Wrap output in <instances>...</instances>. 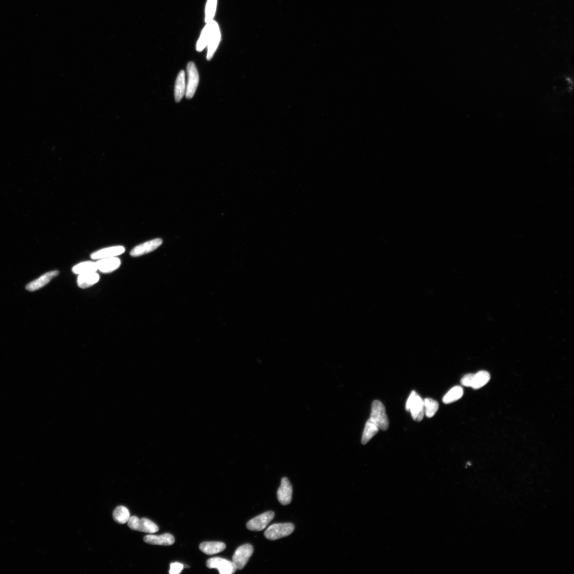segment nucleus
Returning a JSON list of instances; mask_svg holds the SVG:
<instances>
[{"instance_id": "nucleus-1", "label": "nucleus", "mask_w": 574, "mask_h": 574, "mask_svg": "<svg viewBox=\"0 0 574 574\" xmlns=\"http://www.w3.org/2000/svg\"><path fill=\"white\" fill-rule=\"evenodd\" d=\"M406 409L410 412L415 421L420 422L425 415L424 401L415 391H413L407 399Z\"/></svg>"}, {"instance_id": "nucleus-2", "label": "nucleus", "mask_w": 574, "mask_h": 574, "mask_svg": "<svg viewBox=\"0 0 574 574\" xmlns=\"http://www.w3.org/2000/svg\"><path fill=\"white\" fill-rule=\"evenodd\" d=\"M370 419L381 430L386 431L389 427V420L385 407L379 401L376 400L373 402Z\"/></svg>"}, {"instance_id": "nucleus-3", "label": "nucleus", "mask_w": 574, "mask_h": 574, "mask_svg": "<svg viewBox=\"0 0 574 574\" xmlns=\"http://www.w3.org/2000/svg\"><path fill=\"white\" fill-rule=\"evenodd\" d=\"M294 530L295 526L292 523H279L269 526L264 533V536L267 539L274 541L290 535Z\"/></svg>"}, {"instance_id": "nucleus-4", "label": "nucleus", "mask_w": 574, "mask_h": 574, "mask_svg": "<svg viewBox=\"0 0 574 574\" xmlns=\"http://www.w3.org/2000/svg\"><path fill=\"white\" fill-rule=\"evenodd\" d=\"M127 523L129 527L134 531L153 534L159 530L154 522L146 518L140 520L137 516H134L130 517Z\"/></svg>"}, {"instance_id": "nucleus-5", "label": "nucleus", "mask_w": 574, "mask_h": 574, "mask_svg": "<svg viewBox=\"0 0 574 574\" xmlns=\"http://www.w3.org/2000/svg\"><path fill=\"white\" fill-rule=\"evenodd\" d=\"M253 552H254V548L250 544L241 545L236 550L233 557V561L237 567V569L241 570L244 568L248 562Z\"/></svg>"}, {"instance_id": "nucleus-6", "label": "nucleus", "mask_w": 574, "mask_h": 574, "mask_svg": "<svg viewBox=\"0 0 574 574\" xmlns=\"http://www.w3.org/2000/svg\"><path fill=\"white\" fill-rule=\"evenodd\" d=\"M206 566L211 569L217 568L220 574H232L238 570L233 561L220 557H215L208 560Z\"/></svg>"}, {"instance_id": "nucleus-7", "label": "nucleus", "mask_w": 574, "mask_h": 574, "mask_svg": "<svg viewBox=\"0 0 574 574\" xmlns=\"http://www.w3.org/2000/svg\"><path fill=\"white\" fill-rule=\"evenodd\" d=\"M188 83L186 89V97L187 99L193 98L198 88L200 77L199 72L193 62H190L187 65Z\"/></svg>"}, {"instance_id": "nucleus-8", "label": "nucleus", "mask_w": 574, "mask_h": 574, "mask_svg": "<svg viewBox=\"0 0 574 574\" xmlns=\"http://www.w3.org/2000/svg\"><path fill=\"white\" fill-rule=\"evenodd\" d=\"M274 512L269 511L258 515L247 523V528L253 531H261L265 529L274 519Z\"/></svg>"}, {"instance_id": "nucleus-9", "label": "nucleus", "mask_w": 574, "mask_h": 574, "mask_svg": "<svg viewBox=\"0 0 574 574\" xmlns=\"http://www.w3.org/2000/svg\"><path fill=\"white\" fill-rule=\"evenodd\" d=\"M292 487L288 478H283L277 491L279 503L284 506L290 504L292 500Z\"/></svg>"}, {"instance_id": "nucleus-10", "label": "nucleus", "mask_w": 574, "mask_h": 574, "mask_svg": "<svg viewBox=\"0 0 574 574\" xmlns=\"http://www.w3.org/2000/svg\"><path fill=\"white\" fill-rule=\"evenodd\" d=\"M162 244V240L156 238L145 242L135 247L131 252L130 254L133 257H138L148 254V253L156 250Z\"/></svg>"}, {"instance_id": "nucleus-11", "label": "nucleus", "mask_w": 574, "mask_h": 574, "mask_svg": "<svg viewBox=\"0 0 574 574\" xmlns=\"http://www.w3.org/2000/svg\"><path fill=\"white\" fill-rule=\"evenodd\" d=\"M59 274V272L57 270L44 273L40 277L28 284L26 286V289L30 291H34L41 289L48 284L51 280L58 276Z\"/></svg>"}, {"instance_id": "nucleus-12", "label": "nucleus", "mask_w": 574, "mask_h": 574, "mask_svg": "<svg viewBox=\"0 0 574 574\" xmlns=\"http://www.w3.org/2000/svg\"><path fill=\"white\" fill-rule=\"evenodd\" d=\"M221 39V34L219 27L215 21H213L212 29L211 35L208 42V51L207 54V60H210L215 54Z\"/></svg>"}, {"instance_id": "nucleus-13", "label": "nucleus", "mask_w": 574, "mask_h": 574, "mask_svg": "<svg viewBox=\"0 0 574 574\" xmlns=\"http://www.w3.org/2000/svg\"><path fill=\"white\" fill-rule=\"evenodd\" d=\"M125 252V249L123 246H112L101 249L92 253L91 258L93 260H101V259L114 257L123 254Z\"/></svg>"}, {"instance_id": "nucleus-14", "label": "nucleus", "mask_w": 574, "mask_h": 574, "mask_svg": "<svg viewBox=\"0 0 574 574\" xmlns=\"http://www.w3.org/2000/svg\"><path fill=\"white\" fill-rule=\"evenodd\" d=\"M98 270L101 272L108 273L114 272L121 265V261L116 257L101 259L96 262Z\"/></svg>"}, {"instance_id": "nucleus-15", "label": "nucleus", "mask_w": 574, "mask_h": 574, "mask_svg": "<svg viewBox=\"0 0 574 574\" xmlns=\"http://www.w3.org/2000/svg\"><path fill=\"white\" fill-rule=\"evenodd\" d=\"M144 541L152 545L169 546L175 542V540L171 534L165 533L160 536H146L144 538Z\"/></svg>"}, {"instance_id": "nucleus-16", "label": "nucleus", "mask_w": 574, "mask_h": 574, "mask_svg": "<svg viewBox=\"0 0 574 574\" xmlns=\"http://www.w3.org/2000/svg\"><path fill=\"white\" fill-rule=\"evenodd\" d=\"M100 276L97 272H90L79 275L77 285L80 288H89L99 282Z\"/></svg>"}, {"instance_id": "nucleus-17", "label": "nucleus", "mask_w": 574, "mask_h": 574, "mask_svg": "<svg viewBox=\"0 0 574 574\" xmlns=\"http://www.w3.org/2000/svg\"><path fill=\"white\" fill-rule=\"evenodd\" d=\"M226 548V544L221 542H204L200 545V550L208 555L222 552Z\"/></svg>"}, {"instance_id": "nucleus-18", "label": "nucleus", "mask_w": 574, "mask_h": 574, "mask_svg": "<svg viewBox=\"0 0 574 574\" xmlns=\"http://www.w3.org/2000/svg\"><path fill=\"white\" fill-rule=\"evenodd\" d=\"M174 89L176 101L179 102L186 93L185 73L183 70L180 71L178 75Z\"/></svg>"}, {"instance_id": "nucleus-19", "label": "nucleus", "mask_w": 574, "mask_h": 574, "mask_svg": "<svg viewBox=\"0 0 574 574\" xmlns=\"http://www.w3.org/2000/svg\"><path fill=\"white\" fill-rule=\"evenodd\" d=\"M379 430V427L372 421L369 419L365 426L362 438V443L363 444L368 443L371 439L376 435Z\"/></svg>"}, {"instance_id": "nucleus-20", "label": "nucleus", "mask_w": 574, "mask_h": 574, "mask_svg": "<svg viewBox=\"0 0 574 574\" xmlns=\"http://www.w3.org/2000/svg\"><path fill=\"white\" fill-rule=\"evenodd\" d=\"M213 21L207 23V24L202 32L196 46V49L199 52H201L207 46L212 29Z\"/></svg>"}, {"instance_id": "nucleus-21", "label": "nucleus", "mask_w": 574, "mask_h": 574, "mask_svg": "<svg viewBox=\"0 0 574 574\" xmlns=\"http://www.w3.org/2000/svg\"><path fill=\"white\" fill-rule=\"evenodd\" d=\"M72 270L74 273L80 275L97 272L98 268L96 262L86 261L77 264Z\"/></svg>"}, {"instance_id": "nucleus-22", "label": "nucleus", "mask_w": 574, "mask_h": 574, "mask_svg": "<svg viewBox=\"0 0 574 574\" xmlns=\"http://www.w3.org/2000/svg\"><path fill=\"white\" fill-rule=\"evenodd\" d=\"M464 390L460 386H456L450 389L444 396L443 402L446 404L453 403L463 397Z\"/></svg>"}, {"instance_id": "nucleus-23", "label": "nucleus", "mask_w": 574, "mask_h": 574, "mask_svg": "<svg viewBox=\"0 0 574 574\" xmlns=\"http://www.w3.org/2000/svg\"><path fill=\"white\" fill-rule=\"evenodd\" d=\"M490 380V375L485 371H481L474 375L472 387L474 389H478L485 386Z\"/></svg>"}, {"instance_id": "nucleus-24", "label": "nucleus", "mask_w": 574, "mask_h": 574, "mask_svg": "<svg viewBox=\"0 0 574 574\" xmlns=\"http://www.w3.org/2000/svg\"><path fill=\"white\" fill-rule=\"evenodd\" d=\"M130 513L125 506H118L114 510L113 518L114 520L119 524H123L127 523L130 519Z\"/></svg>"}, {"instance_id": "nucleus-25", "label": "nucleus", "mask_w": 574, "mask_h": 574, "mask_svg": "<svg viewBox=\"0 0 574 574\" xmlns=\"http://www.w3.org/2000/svg\"><path fill=\"white\" fill-rule=\"evenodd\" d=\"M424 401L425 414L426 417L431 418L435 416L439 409V404L431 398H426Z\"/></svg>"}, {"instance_id": "nucleus-26", "label": "nucleus", "mask_w": 574, "mask_h": 574, "mask_svg": "<svg viewBox=\"0 0 574 574\" xmlns=\"http://www.w3.org/2000/svg\"><path fill=\"white\" fill-rule=\"evenodd\" d=\"M217 0H207L205 10V21L207 23L213 20L215 17Z\"/></svg>"}, {"instance_id": "nucleus-27", "label": "nucleus", "mask_w": 574, "mask_h": 574, "mask_svg": "<svg viewBox=\"0 0 574 574\" xmlns=\"http://www.w3.org/2000/svg\"><path fill=\"white\" fill-rule=\"evenodd\" d=\"M184 568V565L179 562H173L170 564L169 573L170 574H179L182 572Z\"/></svg>"}, {"instance_id": "nucleus-28", "label": "nucleus", "mask_w": 574, "mask_h": 574, "mask_svg": "<svg viewBox=\"0 0 574 574\" xmlns=\"http://www.w3.org/2000/svg\"><path fill=\"white\" fill-rule=\"evenodd\" d=\"M474 375L473 374H469L465 375L461 380V384L465 387H472Z\"/></svg>"}]
</instances>
